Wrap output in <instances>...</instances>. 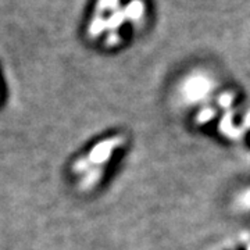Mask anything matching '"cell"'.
<instances>
[{"label": "cell", "mask_w": 250, "mask_h": 250, "mask_svg": "<svg viewBox=\"0 0 250 250\" xmlns=\"http://www.w3.org/2000/svg\"><path fill=\"white\" fill-rule=\"evenodd\" d=\"M123 143H124L123 136H113L110 139L100 142L96 147H93L88 161L89 163H96V164H102V163L107 161L111 157L113 152L116 150L117 147H120Z\"/></svg>", "instance_id": "obj_1"}, {"label": "cell", "mask_w": 250, "mask_h": 250, "mask_svg": "<svg viewBox=\"0 0 250 250\" xmlns=\"http://www.w3.org/2000/svg\"><path fill=\"white\" fill-rule=\"evenodd\" d=\"M214 116H215V111L213 110V108L206 107L203 108L199 114H197V123H199V124H206V123L211 121Z\"/></svg>", "instance_id": "obj_2"}, {"label": "cell", "mask_w": 250, "mask_h": 250, "mask_svg": "<svg viewBox=\"0 0 250 250\" xmlns=\"http://www.w3.org/2000/svg\"><path fill=\"white\" fill-rule=\"evenodd\" d=\"M232 100L233 95H228V93H224V95H221V98L218 99V102L221 103L223 107H229L231 103H232Z\"/></svg>", "instance_id": "obj_3"}, {"label": "cell", "mask_w": 250, "mask_h": 250, "mask_svg": "<svg viewBox=\"0 0 250 250\" xmlns=\"http://www.w3.org/2000/svg\"><path fill=\"white\" fill-rule=\"evenodd\" d=\"M245 245H246V250H250V238L245 239Z\"/></svg>", "instance_id": "obj_4"}]
</instances>
